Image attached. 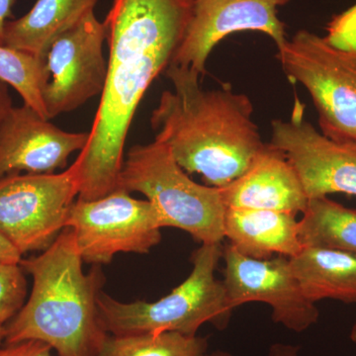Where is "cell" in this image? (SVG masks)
Here are the masks:
<instances>
[{"label": "cell", "mask_w": 356, "mask_h": 356, "mask_svg": "<svg viewBox=\"0 0 356 356\" xmlns=\"http://www.w3.org/2000/svg\"><path fill=\"white\" fill-rule=\"evenodd\" d=\"M83 264L70 228L43 254L21 259L23 270L32 276V291L6 325L4 343L38 341L58 356H97L109 336L97 306L102 274L86 275Z\"/></svg>", "instance_id": "3"}, {"label": "cell", "mask_w": 356, "mask_h": 356, "mask_svg": "<svg viewBox=\"0 0 356 356\" xmlns=\"http://www.w3.org/2000/svg\"><path fill=\"white\" fill-rule=\"evenodd\" d=\"M226 208L303 213L309 199L291 163L266 144L241 177L219 188Z\"/></svg>", "instance_id": "14"}, {"label": "cell", "mask_w": 356, "mask_h": 356, "mask_svg": "<svg viewBox=\"0 0 356 356\" xmlns=\"http://www.w3.org/2000/svg\"><path fill=\"white\" fill-rule=\"evenodd\" d=\"M27 280L20 264L0 262V325H6L26 303Z\"/></svg>", "instance_id": "21"}, {"label": "cell", "mask_w": 356, "mask_h": 356, "mask_svg": "<svg viewBox=\"0 0 356 356\" xmlns=\"http://www.w3.org/2000/svg\"><path fill=\"white\" fill-rule=\"evenodd\" d=\"M283 72L308 90L321 133L337 142L356 140V51L300 30L277 49Z\"/></svg>", "instance_id": "6"}, {"label": "cell", "mask_w": 356, "mask_h": 356, "mask_svg": "<svg viewBox=\"0 0 356 356\" xmlns=\"http://www.w3.org/2000/svg\"><path fill=\"white\" fill-rule=\"evenodd\" d=\"M44 65L46 58L0 44V81L15 89L24 104L47 119L42 98L46 77Z\"/></svg>", "instance_id": "20"}, {"label": "cell", "mask_w": 356, "mask_h": 356, "mask_svg": "<svg viewBox=\"0 0 356 356\" xmlns=\"http://www.w3.org/2000/svg\"><path fill=\"white\" fill-rule=\"evenodd\" d=\"M303 248H320L356 254V209L324 196L309 199L299 221Z\"/></svg>", "instance_id": "18"}, {"label": "cell", "mask_w": 356, "mask_h": 356, "mask_svg": "<svg viewBox=\"0 0 356 356\" xmlns=\"http://www.w3.org/2000/svg\"><path fill=\"white\" fill-rule=\"evenodd\" d=\"M225 291L232 310L248 302L273 308V320L290 331L302 332L320 317L315 303L304 294L293 273L289 257L257 259L241 254L233 245L222 247Z\"/></svg>", "instance_id": "10"}, {"label": "cell", "mask_w": 356, "mask_h": 356, "mask_svg": "<svg viewBox=\"0 0 356 356\" xmlns=\"http://www.w3.org/2000/svg\"><path fill=\"white\" fill-rule=\"evenodd\" d=\"M222 252L221 243H202L192 254L191 275L156 302L122 303L100 292L97 306L105 330L111 336L173 332L195 337L206 323L225 329L233 310L215 276Z\"/></svg>", "instance_id": "4"}, {"label": "cell", "mask_w": 356, "mask_h": 356, "mask_svg": "<svg viewBox=\"0 0 356 356\" xmlns=\"http://www.w3.org/2000/svg\"><path fill=\"white\" fill-rule=\"evenodd\" d=\"M14 3L15 0H0V44H4L6 26L13 14Z\"/></svg>", "instance_id": "24"}, {"label": "cell", "mask_w": 356, "mask_h": 356, "mask_svg": "<svg viewBox=\"0 0 356 356\" xmlns=\"http://www.w3.org/2000/svg\"><path fill=\"white\" fill-rule=\"evenodd\" d=\"M269 144L280 149L294 168L308 199L327 194L356 196V140L337 142L304 118L298 100L289 121L271 123Z\"/></svg>", "instance_id": "11"}, {"label": "cell", "mask_w": 356, "mask_h": 356, "mask_svg": "<svg viewBox=\"0 0 356 356\" xmlns=\"http://www.w3.org/2000/svg\"><path fill=\"white\" fill-rule=\"evenodd\" d=\"M14 106L9 86L0 81V125Z\"/></svg>", "instance_id": "25"}, {"label": "cell", "mask_w": 356, "mask_h": 356, "mask_svg": "<svg viewBox=\"0 0 356 356\" xmlns=\"http://www.w3.org/2000/svg\"><path fill=\"white\" fill-rule=\"evenodd\" d=\"M117 189L146 196L158 210L163 228L182 229L202 243H222L225 238L226 206L219 188L193 181L163 143L154 140L131 147Z\"/></svg>", "instance_id": "5"}, {"label": "cell", "mask_w": 356, "mask_h": 356, "mask_svg": "<svg viewBox=\"0 0 356 356\" xmlns=\"http://www.w3.org/2000/svg\"><path fill=\"white\" fill-rule=\"evenodd\" d=\"M79 184L72 165L60 173L0 178V233L21 254L44 250L65 229Z\"/></svg>", "instance_id": "7"}, {"label": "cell", "mask_w": 356, "mask_h": 356, "mask_svg": "<svg viewBox=\"0 0 356 356\" xmlns=\"http://www.w3.org/2000/svg\"><path fill=\"white\" fill-rule=\"evenodd\" d=\"M224 234L229 245L252 259H268L274 254L290 259L303 248L292 213L226 208Z\"/></svg>", "instance_id": "15"}, {"label": "cell", "mask_w": 356, "mask_h": 356, "mask_svg": "<svg viewBox=\"0 0 356 356\" xmlns=\"http://www.w3.org/2000/svg\"><path fill=\"white\" fill-rule=\"evenodd\" d=\"M65 228H70L83 262L106 264L115 254L149 252L161 240V217L149 200L116 189L95 200L72 204Z\"/></svg>", "instance_id": "8"}, {"label": "cell", "mask_w": 356, "mask_h": 356, "mask_svg": "<svg viewBox=\"0 0 356 356\" xmlns=\"http://www.w3.org/2000/svg\"><path fill=\"white\" fill-rule=\"evenodd\" d=\"M293 273L307 298L356 303V254L320 248H303L290 257Z\"/></svg>", "instance_id": "17"}, {"label": "cell", "mask_w": 356, "mask_h": 356, "mask_svg": "<svg viewBox=\"0 0 356 356\" xmlns=\"http://www.w3.org/2000/svg\"><path fill=\"white\" fill-rule=\"evenodd\" d=\"M4 341H6V325H0V348Z\"/></svg>", "instance_id": "27"}, {"label": "cell", "mask_w": 356, "mask_h": 356, "mask_svg": "<svg viewBox=\"0 0 356 356\" xmlns=\"http://www.w3.org/2000/svg\"><path fill=\"white\" fill-rule=\"evenodd\" d=\"M165 74L173 89L163 91L152 113L156 140L185 172L199 173L217 188L231 184L266 145L250 98L231 86L205 90L191 67L170 64Z\"/></svg>", "instance_id": "2"}, {"label": "cell", "mask_w": 356, "mask_h": 356, "mask_svg": "<svg viewBox=\"0 0 356 356\" xmlns=\"http://www.w3.org/2000/svg\"><path fill=\"white\" fill-rule=\"evenodd\" d=\"M51 351L48 344L38 341H26L0 348V356H53Z\"/></svg>", "instance_id": "22"}, {"label": "cell", "mask_w": 356, "mask_h": 356, "mask_svg": "<svg viewBox=\"0 0 356 356\" xmlns=\"http://www.w3.org/2000/svg\"><path fill=\"white\" fill-rule=\"evenodd\" d=\"M98 0H37L22 17L9 20L4 44L39 58H46L58 36L95 13Z\"/></svg>", "instance_id": "16"}, {"label": "cell", "mask_w": 356, "mask_h": 356, "mask_svg": "<svg viewBox=\"0 0 356 356\" xmlns=\"http://www.w3.org/2000/svg\"><path fill=\"white\" fill-rule=\"evenodd\" d=\"M194 0H114L107 14L106 83L88 143L72 166L79 198L95 200L118 188L124 147L147 89L172 64Z\"/></svg>", "instance_id": "1"}, {"label": "cell", "mask_w": 356, "mask_h": 356, "mask_svg": "<svg viewBox=\"0 0 356 356\" xmlns=\"http://www.w3.org/2000/svg\"><path fill=\"white\" fill-rule=\"evenodd\" d=\"M350 337L351 341L356 344V324L353 325V329H351Z\"/></svg>", "instance_id": "28"}, {"label": "cell", "mask_w": 356, "mask_h": 356, "mask_svg": "<svg viewBox=\"0 0 356 356\" xmlns=\"http://www.w3.org/2000/svg\"><path fill=\"white\" fill-rule=\"evenodd\" d=\"M97 356H232L224 351L208 353L205 337L178 332L111 336Z\"/></svg>", "instance_id": "19"}, {"label": "cell", "mask_w": 356, "mask_h": 356, "mask_svg": "<svg viewBox=\"0 0 356 356\" xmlns=\"http://www.w3.org/2000/svg\"><path fill=\"white\" fill-rule=\"evenodd\" d=\"M106 26L95 13L79 21L54 41L47 51L42 89L48 120L83 106L102 95L108 62L103 53Z\"/></svg>", "instance_id": "9"}, {"label": "cell", "mask_w": 356, "mask_h": 356, "mask_svg": "<svg viewBox=\"0 0 356 356\" xmlns=\"http://www.w3.org/2000/svg\"><path fill=\"white\" fill-rule=\"evenodd\" d=\"M298 346L286 343H274L270 346L268 356H300Z\"/></svg>", "instance_id": "26"}, {"label": "cell", "mask_w": 356, "mask_h": 356, "mask_svg": "<svg viewBox=\"0 0 356 356\" xmlns=\"http://www.w3.org/2000/svg\"><path fill=\"white\" fill-rule=\"evenodd\" d=\"M88 132L62 130L23 103L0 125V178L14 173H55L86 147Z\"/></svg>", "instance_id": "13"}, {"label": "cell", "mask_w": 356, "mask_h": 356, "mask_svg": "<svg viewBox=\"0 0 356 356\" xmlns=\"http://www.w3.org/2000/svg\"><path fill=\"white\" fill-rule=\"evenodd\" d=\"M291 0H194L191 21L172 64L206 74L211 51L236 32L257 31L280 48L287 41L277 9Z\"/></svg>", "instance_id": "12"}, {"label": "cell", "mask_w": 356, "mask_h": 356, "mask_svg": "<svg viewBox=\"0 0 356 356\" xmlns=\"http://www.w3.org/2000/svg\"><path fill=\"white\" fill-rule=\"evenodd\" d=\"M22 254L15 247L0 233V262H14L20 264Z\"/></svg>", "instance_id": "23"}]
</instances>
